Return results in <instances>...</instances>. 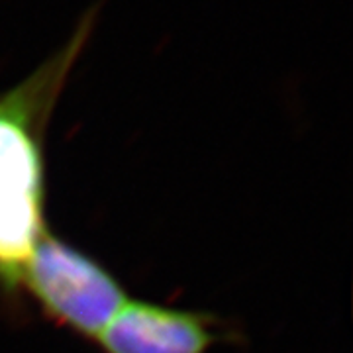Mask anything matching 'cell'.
I'll return each mask as SVG.
<instances>
[{"label":"cell","instance_id":"1","mask_svg":"<svg viewBox=\"0 0 353 353\" xmlns=\"http://www.w3.org/2000/svg\"><path fill=\"white\" fill-rule=\"evenodd\" d=\"M85 14L61 50L8 90L0 92V285L20 287L26 261L46 228L43 139L55 104L94 28Z\"/></svg>","mask_w":353,"mask_h":353},{"label":"cell","instance_id":"2","mask_svg":"<svg viewBox=\"0 0 353 353\" xmlns=\"http://www.w3.org/2000/svg\"><path fill=\"white\" fill-rule=\"evenodd\" d=\"M20 289L53 324L94 341L130 301L112 271L50 230L26 261Z\"/></svg>","mask_w":353,"mask_h":353},{"label":"cell","instance_id":"3","mask_svg":"<svg viewBox=\"0 0 353 353\" xmlns=\"http://www.w3.org/2000/svg\"><path fill=\"white\" fill-rule=\"evenodd\" d=\"M210 312L128 301L99 336L102 353H208L224 338Z\"/></svg>","mask_w":353,"mask_h":353}]
</instances>
